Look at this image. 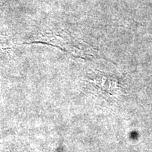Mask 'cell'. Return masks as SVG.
<instances>
[{"label": "cell", "mask_w": 152, "mask_h": 152, "mask_svg": "<svg viewBox=\"0 0 152 152\" xmlns=\"http://www.w3.org/2000/svg\"><path fill=\"white\" fill-rule=\"evenodd\" d=\"M91 80L96 87L111 96H118L121 92L118 81L111 75L104 73H95Z\"/></svg>", "instance_id": "cell-1"}]
</instances>
